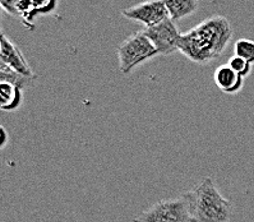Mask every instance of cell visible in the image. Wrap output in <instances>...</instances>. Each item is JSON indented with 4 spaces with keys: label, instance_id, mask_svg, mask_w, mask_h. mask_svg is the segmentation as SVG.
<instances>
[{
    "label": "cell",
    "instance_id": "obj_1",
    "mask_svg": "<svg viewBox=\"0 0 254 222\" xmlns=\"http://www.w3.org/2000/svg\"><path fill=\"white\" fill-rule=\"evenodd\" d=\"M231 36L230 22L222 15H213L182 33L179 51L193 63L206 65L221 57Z\"/></svg>",
    "mask_w": 254,
    "mask_h": 222
},
{
    "label": "cell",
    "instance_id": "obj_2",
    "mask_svg": "<svg viewBox=\"0 0 254 222\" xmlns=\"http://www.w3.org/2000/svg\"><path fill=\"white\" fill-rule=\"evenodd\" d=\"M195 222H231L234 206L220 193L211 177L186 193Z\"/></svg>",
    "mask_w": 254,
    "mask_h": 222
},
{
    "label": "cell",
    "instance_id": "obj_3",
    "mask_svg": "<svg viewBox=\"0 0 254 222\" xmlns=\"http://www.w3.org/2000/svg\"><path fill=\"white\" fill-rule=\"evenodd\" d=\"M156 55H159V53L143 30L133 33L118 48L120 73L124 75L130 74L138 66L143 65Z\"/></svg>",
    "mask_w": 254,
    "mask_h": 222
},
{
    "label": "cell",
    "instance_id": "obj_4",
    "mask_svg": "<svg viewBox=\"0 0 254 222\" xmlns=\"http://www.w3.org/2000/svg\"><path fill=\"white\" fill-rule=\"evenodd\" d=\"M133 222H195L187 194L165 199L151 206L133 219Z\"/></svg>",
    "mask_w": 254,
    "mask_h": 222
},
{
    "label": "cell",
    "instance_id": "obj_5",
    "mask_svg": "<svg viewBox=\"0 0 254 222\" xmlns=\"http://www.w3.org/2000/svg\"><path fill=\"white\" fill-rule=\"evenodd\" d=\"M143 32L151 40L159 55H170L179 51V40L182 33L171 18L165 19L153 27L144 28Z\"/></svg>",
    "mask_w": 254,
    "mask_h": 222
},
{
    "label": "cell",
    "instance_id": "obj_6",
    "mask_svg": "<svg viewBox=\"0 0 254 222\" xmlns=\"http://www.w3.org/2000/svg\"><path fill=\"white\" fill-rule=\"evenodd\" d=\"M122 14L123 17L130 21L144 24L146 28L153 27L156 24L164 22L165 19L170 18L166 5L162 0H147L143 3L122 10Z\"/></svg>",
    "mask_w": 254,
    "mask_h": 222
},
{
    "label": "cell",
    "instance_id": "obj_7",
    "mask_svg": "<svg viewBox=\"0 0 254 222\" xmlns=\"http://www.w3.org/2000/svg\"><path fill=\"white\" fill-rule=\"evenodd\" d=\"M0 59L1 63L10 66L12 69L17 70L18 73L27 77H36L35 73L28 65L24 55L22 54L21 49L15 45L14 42L10 41L6 37L5 33H1V42H0Z\"/></svg>",
    "mask_w": 254,
    "mask_h": 222
},
{
    "label": "cell",
    "instance_id": "obj_8",
    "mask_svg": "<svg viewBox=\"0 0 254 222\" xmlns=\"http://www.w3.org/2000/svg\"><path fill=\"white\" fill-rule=\"evenodd\" d=\"M213 81H215L216 86L226 95H235L244 86V78L234 72L227 64L218 66L216 69L215 74H213Z\"/></svg>",
    "mask_w": 254,
    "mask_h": 222
},
{
    "label": "cell",
    "instance_id": "obj_9",
    "mask_svg": "<svg viewBox=\"0 0 254 222\" xmlns=\"http://www.w3.org/2000/svg\"><path fill=\"white\" fill-rule=\"evenodd\" d=\"M166 5L169 17L174 22L189 17L198 10V0H162Z\"/></svg>",
    "mask_w": 254,
    "mask_h": 222
},
{
    "label": "cell",
    "instance_id": "obj_10",
    "mask_svg": "<svg viewBox=\"0 0 254 222\" xmlns=\"http://www.w3.org/2000/svg\"><path fill=\"white\" fill-rule=\"evenodd\" d=\"M23 90L15 87L10 83H0V104L1 109L5 111H13L18 109L23 99Z\"/></svg>",
    "mask_w": 254,
    "mask_h": 222
},
{
    "label": "cell",
    "instance_id": "obj_11",
    "mask_svg": "<svg viewBox=\"0 0 254 222\" xmlns=\"http://www.w3.org/2000/svg\"><path fill=\"white\" fill-rule=\"evenodd\" d=\"M35 79H36V77H27V75H23L21 74V73L17 72V70L12 69L10 66L0 63V81L1 82L10 83L13 84V86H15V87L24 90V88H27L28 86H31Z\"/></svg>",
    "mask_w": 254,
    "mask_h": 222
},
{
    "label": "cell",
    "instance_id": "obj_12",
    "mask_svg": "<svg viewBox=\"0 0 254 222\" xmlns=\"http://www.w3.org/2000/svg\"><path fill=\"white\" fill-rule=\"evenodd\" d=\"M234 55L242 57L254 65V41L248 39H239L234 45Z\"/></svg>",
    "mask_w": 254,
    "mask_h": 222
},
{
    "label": "cell",
    "instance_id": "obj_13",
    "mask_svg": "<svg viewBox=\"0 0 254 222\" xmlns=\"http://www.w3.org/2000/svg\"><path fill=\"white\" fill-rule=\"evenodd\" d=\"M227 65L230 66L234 72L238 73L239 75H242L243 78H247L252 72V64H249L248 61H245L242 57L236 56V55H233V56L229 59Z\"/></svg>",
    "mask_w": 254,
    "mask_h": 222
},
{
    "label": "cell",
    "instance_id": "obj_14",
    "mask_svg": "<svg viewBox=\"0 0 254 222\" xmlns=\"http://www.w3.org/2000/svg\"><path fill=\"white\" fill-rule=\"evenodd\" d=\"M57 0H33V19L39 14L50 13L55 8Z\"/></svg>",
    "mask_w": 254,
    "mask_h": 222
},
{
    "label": "cell",
    "instance_id": "obj_15",
    "mask_svg": "<svg viewBox=\"0 0 254 222\" xmlns=\"http://www.w3.org/2000/svg\"><path fill=\"white\" fill-rule=\"evenodd\" d=\"M18 1L19 0H1V8H3L6 13L18 17V10H17Z\"/></svg>",
    "mask_w": 254,
    "mask_h": 222
}]
</instances>
